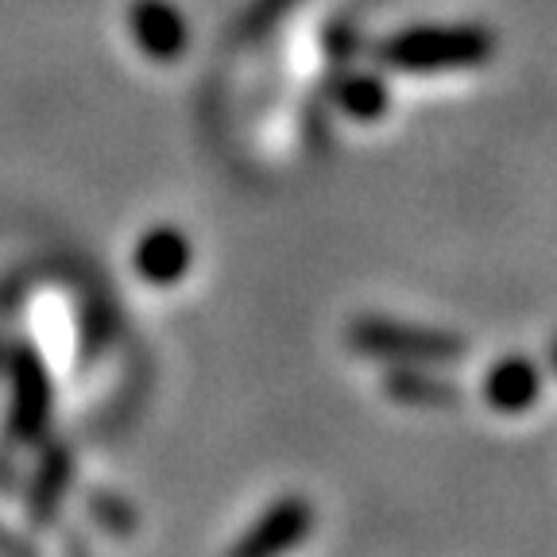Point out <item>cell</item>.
<instances>
[{
  "label": "cell",
  "instance_id": "cell-6",
  "mask_svg": "<svg viewBox=\"0 0 557 557\" xmlns=\"http://www.w3.org/2000/svg\"><path fill=\"white\" fill-rule=\"evenodd\" d=\"M368 337L380 348H399V352H418V357H457L461 345L453 337H437V333H414V330H395V325H368Z\"/></svg>",
  "mask_w": 557,
  "mask_h": 557
},
{
  "label": "cell",
  "instance_id": "cell-5",
  "mask_svg": "<svg viewBox=\"0 0 557 557\" xmlns=\"http://www.w3.org/2000/svg\"><path fill=\"white\" fill-rule=\"evenodd\" d=\"M333 101L341 104V113H348L352 121H375V116L387 113L392 94H387V82L380 74H348L337 82V94Z\"/></svg>",
  "mask_w": 557,
  "mask_h": 557
},
{
  "label": "cell",
  "instance_id": "cell-7",
  "mask_svg": "<svg viewBox=\"0 0 557 557\" xmlns=\"http://www.w3.org/2000/svg\"><path fill=\"white\" fill-rule=\"evenodd\" d=\"M549 364L557 368V341H554V348H549Z\"/></svg>",
  "mask_w": 557,
  "mask_h": 557
},
{
  "label": "cell",
  "instance_id": "cell-4",
  "mask_svg": "<svg viewBox=\"0 0 557 557\" xmlns=\"http://www.w3.org/2000/svg\"><path fill=\"white\" fill-rule=\"evenodd\" d=\"M190 263V244L174 228H156L139 240L136 252V268L148 275V283H174L183 275V268Z\"/></svg>",
  "mask_w": 557,
  "mask_h": 557
},
{
  "label": "cell",
  "instance_id": "cell-3",
  "mask_svg": "<svg viewBox=\"0 0 557 557\" xmlns=\"http://www.w3.org/2000/svg\"><path fill=\"white\" fill-rule=\"evenodd\" d=\"M539 392H542L539 368H534L531 360H522V357H511V360H504V364H496L492 372H487V383H484L487 403H492L496 410H527V407H534Z\"/></svg>",
  "mask_w": 557,
  "mask_h": 557
},
{
  "label": "cell",
  "instance_id": "cell-1",
  "mask_svg": "<svg viewBox=\"0 0 557 557\" xmlns=\"http://www.w3.org/2000/svg\"><path fill=\"white\" fill-rule=\"evenodd\" d=\"M492 51H496V39L487 27L476 24L410 27L380 47V62L403 74H449V70L484 66Z\"/></svg>",
  "mask_w": 557,
  "mask_h": 557
},
{
  "label": "cell",
  "instance_id": "cell-2",
  "mask_svg": "<svg viewBox=\"0 0 557 557\" xmlns=\"http://www.w3.org/2000/svg\"><path fill=\"white\" fill-rule=\"evenodd\" d=\"M128 27L139 51L156 62L178 59L190 44L183 12L174 9L171 0H136L128 9Z\"/></svg>",
  "mask_w": 557,
  "mask_h": 557
}]
</instances>
